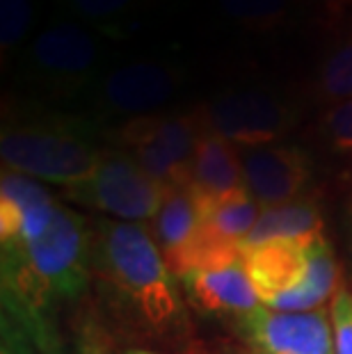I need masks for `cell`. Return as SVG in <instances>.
Here are the masks:
<instances>
[{
    "mask_svg": "<svg viewBox=\"0 0 352 354\" xmlns=\"http://www.w3.org/2000/svg\"><path fill=\"white\" fill-rule=\"evenodd\" d=\"M188 190L199 201L201 210H208L231 194L243 192L245 178L238 149L213 133H201Z\"/></svg>",
    "mask_w": 352,
    "mask_h": 354,
    "instance_id": "9a60e30c",
    "label": "cell"
},
{
    "mask_svg": "<svg viewBox=\"0 0 352 354\" xmlns=\"http://www.w3.org/2000/svg\"><path fill=\"white\" fill-rule=\"evenodd\" d=\"M0 354H19V352H17V348L12 345L10 338H5V336H3V352H0Z\"/></svg>",
    "mask_w": 352,
    "mask_h": 354,
    "instance_id": "4316f807",
    "label": "cell"
},
{
    "mask_svg": "<svg viewBox=\"0 0 352 354\" xmlns=\"http://www.w3.org/2000/svg\"><path fill=\"white\" fill-rule=\"evenodd\" d=\"M37 0H0V50L7 59L10 53L24 46L35 26Z\"/></svg>",
    "mask_w": 352,
    "mask_h": 354,
    "instance_id": "ffe728a7",
    "label": "cell"
},
{
    "mask_svg": "<svg viewBox=\"0 0 352 354\" xmlns=\"http://www.w3.org/2000/svg\"><path fill=\"white\" fill-rule=\"evenodd\" d=\"M62 192L69 201L106 213L110 220L136 224H151L167 194L124 149H106L92 178Z\"/></svg>",
    "mask_w": 352,
    "mask_h": 354,
    "instance_id": "ba28073f",
    "label": "cell"
},
{
    "mask_svg": "<svg viewBox=\"0 0 352 354\" xmlns=\"http://www.w3.org/2000/svg\"><path fill=\"white\" fill-rule=\"evenodd\" d=\"M0 254L5 315L19 325L50 320V308L78 299L92 281V227L64 203L39 238Z\"/></svg>",
    "mask_w": 352,
    "mask_h": 354,
    "instance_id": "7a4b0ae2",
    "label": "cell"
},
{
    "mask_svg": "<svg viewBox=\"0 0 352 354\" xmlns=\"http://www.w3.org/2000/svg\"><path fill=\"white\" fill-rule=\"evenodd\" d=\"M76 354H119L110 331L96 320H85L76 336Z\"/></svg>",
    "mask_w": 352,
    "mask_h": 354,
    "instance_id": "cb8c5ba5",
    "label": "cell"
},
{
    "mask_svg": "<svg viewBox=\"0 0 352 354\" xmlns=\"http://www.w3.org/2000/svg\"><path fill=\"white\" fill-rule=\"evenodd\" d=\"M3 336L10 338L19 354H64L62 343L50 322L19 325L12 318H3Z\"/></svg>",
    "mask_w": 352,
    "mask_h": 354,
    "instance_id": "44dd1931",
    "label": "cell"
},
{
    "mask_svg": "<svg viewBox=\"0 0 352 354\" xmlns=\"http://www.w3.org/2000/svg\"><path fill=\"white\" fill-rule=\"evenodd\" d=\"M346 215H348V236H350V250H352V192H350V197H348Z\"/></svg>",
    "mask_w": 352,
    "mask_h": 354,
    "instance_id": "484cf974",
    "label": "cell"
},
{
    "mask_svg": "<svg viewBox=\"0 0 352 354\" xmlns=\"http://www.w3.org/2000/svg\"><path fill=\"white\" fill-rule=\"evenodd\" d=\"M243 261L259 302L272 311H320L341 290V270L327 238L311 245H266L245 252Z\"/></svg>",
    "mask_w": 352,
    "mask_h": 354,
    "instance_id": "277c9868",
    "label": "cell"
},
{
    "mask_svg": "<svg viewBox=\"0 0 352 354\" xmlns=\"http://www.w3.org/2000/svg\"><path fill=\"white\" fill-rule=\"evenodd\" d=\"M183 85V69L167 59H133L110 69L94 87L99 117H147L160 112Z\"/></svg>",
    "mask_w": 352,
    "mask_h": 354,
    "instance_id": "9c48e42d",
    "label": "cell"
},
{
    "mask_svg": "<svg viewBox=\"0 0 352 354\" xmlns=\"http://www.w3.org/2000/svg\"><path fill=\"white\" fill-rule=\"evenodd\" d=\"M64 12L106 35H124L160 0H59Z\"/></svg>",
    "mask_w": 352,
    "mask_h": 354,
    "instance_id": "e0dca14e",
    "label": "cell"
},
{
    "mask_svg": "<svg viewBox=\"0 0 352 354\" xmlns=\"http://www.w3.org/2000/svg\"><path fill=\"white\" fill-rule=\"evenodd\" d=\"M106 149L96 145V126L80 117L41 115L5 122L0 135L3 169L62 190L92 178Z\"/></svg>",
    "mask_w": 352,
    "mask_h": 354,
    "instance_id": "3957f363",
    "label": "cell"
},
{
    "mask_svg": "<svg viewBox=\"0 0 352 354\" xmlns=\"http://www.w3.org/2000/svg\"><path fill=\"white\" fill-rule=\"evenodd\" d=\"M234 325L254 354H336L332 320L323 308L284 313L261 304Z\"/></svg>",
    "mask_w": 352,
    "mask_h": 354,
    "instance_id": "30bf717a",
    "label": "cell"
},
{
    "mask_svg": "<svg viewBox=\"0 0 352 354\" xmlns=\"http://www.w3.org/2000/svg\"><path fill=\"white\" fill-rule=\"evenodd\" d=\"M59 201L41 180L5 171L0 176V252H14L41 236Z\"/></svg>",
    "mask_w": 352,
    "mask_h": 354,
    "instance_id": "4fadbf2b",
    "label": "cell"
},
{
    "mask_svg": "<svg viewBox=\"0 0 352 354\" xmlns=\"http://www.w3.org/2000/svg\"><path fill=\"white\" fill-rule=\"evenodd\" d=\"M204 133L194 112L136 117L117 128V142L165 190L190 187L192 160Z\"/></svg>",
    "mask_w": 352,
    "mask_h": 354,
    "instance_id": "5b68a950",
    "label": "cell"
},
{
    "mask_svg": "<svg viewBox=\"0 0 352 354\" xmlns=\"http://www.w3.org/2000/svg\"><path fill=\"white\" fill-rule=\"evenodd\" d=\"M201 128L227 140L236 149L275 145L297 122V112L286 99L270 89H224L197 110Z\"/></svg>",
    "mask_w": 352,
    "mask_h": 354,
    "instance_id": "52a82bcc",
    "label": "cell"
},
{
    "mask_svg": "<svg viewBox=\"0 0 352 354\" xmlns=\"http://www.w3.org/2000/svg\"><path fill=\"white\" fill-rule=\"evenodd\" d=\"M101 44L89 28L62 19L41 28L24 50L26 80L55 96H73L96 80Z\"/></svg>",
    "mask_w": 352,
    "mask_h": 354,
    "instance_id": "8992f818",
    "label": "cell"
},
{
    "mask_svg": "<svg viewBox=\"0 0 352 354\" xmlns=\"http://www.w3.org/2000/svg\"><path fill=\"white\" fill-rule=\"evenodd\" d=\"M201 222H204V210L188 187L167 190L163 208L151 222V233L163 259L176 277L188 270L201 233Z\"/></svg>",
    "mask_w": 352,
    "mask_h": 354,
    "instance_id": "5bb4252c",
    "label": "cell"
},
{
    "mask_svg": "<svg viewBox=\"0 0 352 354\" xmlns=\"http://www.w3.org/2000/svg\"><path fill=\"white\" fill-rule=\"evenodd\" d=\"M323 138L336 153L352 158V99L336 103L325 112Z\"/></svg>",
    "mask_w": 352,
    "mask_h": 354,
    "instance_id": "7402d4cb",
    "label": "cell"
},
{
    "mask_svg": "<svg viewBox=\"0 0 352 354\" xmlns=\"http://www.w3.org/2000/svg\"><path fill=\"white\" fill-rule=\"evenodd\" d=\"M231 24L257 35L284 30L293 19V0H217Z\"/></svg>",
    "mask_w": 352,
    "mask_h": 354,
    "instance_id": "ac0fdd59",
    "label": "cell"
},
{
    "mask_svg": "<svg viewBox=\"0 0 352 354\" xmlns=\"http://www.w3.org/2000/svg\"><path fill=\"white\" fill-rule=\"evenodd\" d=\"M336 354H352V292L341 288L329 304Z\"/></svg>",
    "mask_w": 352,
    "mask_h": 354,
    "instance_id": "603a6c76",
    "label": "cell"
},
{
    "mask_svg": "<svg viewBox=\"0 0 352 354\" xmlns=\"http://www.w3.org/2000/svg\"><path fill=\"white\" fill-rule=\"evenodd\" d=\"M178 281L185 302L199 313L238 320L261 306L241 254L201 263L178 277Z\"/></svg>",
    "mask_w": 352,
    "mask_h": 354,
    "instance_id": "7c38bea8",
    "label": "cell"
},
{
    "mask_svg": "<svg viewBox=\"0 0 352 354\" xmlns=\"http://www.w3.org/2000/svg\"><path fill=\"white\" fill-rule=\"evenodd\" d=\"M245 190L261 208L281 206L302 197L311 180V158L295 145H263L238 149Z\"/></svg>",
    "mask_w": 352,
    "mask_h": 354,
    "instance_id": "8fae6325",
    "label": "cell"
},
{
    "mask_svg": "<svg viewBox=\"0 0 352 354\" xmlns=\"http://www.w3.org/2000/svg\"><path fill=\"white\" fill-rule=\"evenodd\" d=\"M320 238H325L320 206L309 197H299L261 210L254 229L241 243V256L266 245H311Z\"/></svg>",
    "mask_w": 352,
    "mask_h": 354,
    "instance_id": "2e32d148",
    "label": "cell"
},
{
    "mask_svg": "<svg viewBox=\"0 0 352 354\" xmlns=\"http://www.w3.org/2000/svg\"><path fill=\"white\" fill-rule=\"evenodd\" d=\"M92 281L110 315L133 336L181 343L190 334L181 281L147 224L99 220L92 227Z\"/></svg>",
    "mask_w": 352,
    "mask_h": 354,
    "instance_id": "6da1fadb",
    "label": "cell"
},
{
    "mask_svg": "<svg viewBox=\"0 0 352 354\" xmlns=\"http://www.w3.org/2000/svg\"><path fill=\"white\" fill-rule=\"evenodd\" d=\"M313 94L329 108L352 99V35L329 48L320 59L313 78Z\"/></svg>",
    "mask_w": 352,
    "mask_h": 354,
    "instance_id": "d6986e66",
    "label": "cell"
},
{
    "mask_svg": "<svg viewBox=\"0 0 352 354\" xmlns=\"http://www.w3.org/2000/svg\"><path fill=\"white\" fill-rule=\"evenodd\" d=\"M119 354H165V352L151 350V348H142V345H126V348L119 350Z\"/></svg>",
    "mask_w": 352,
    "mask_h": 354,
    "instance_id": "d4e9b609",
    "label": "cell"
},
{
    "mask_svg": "<svg viewBox=\"0 0 352 354\" xmlns=\"http://www.w3.org/2000/svg\"><path fill=\"white\" fill-rule=\"evenodd\" d=\"M327 3H329V7H332V10H339V7L352 3V0H327Z\"/></svg>",
    "mask_w": 352,
    "mask_h": 354,
    "instance_id": "83f0119b",
    "label": "cell"
}]
</instances>
